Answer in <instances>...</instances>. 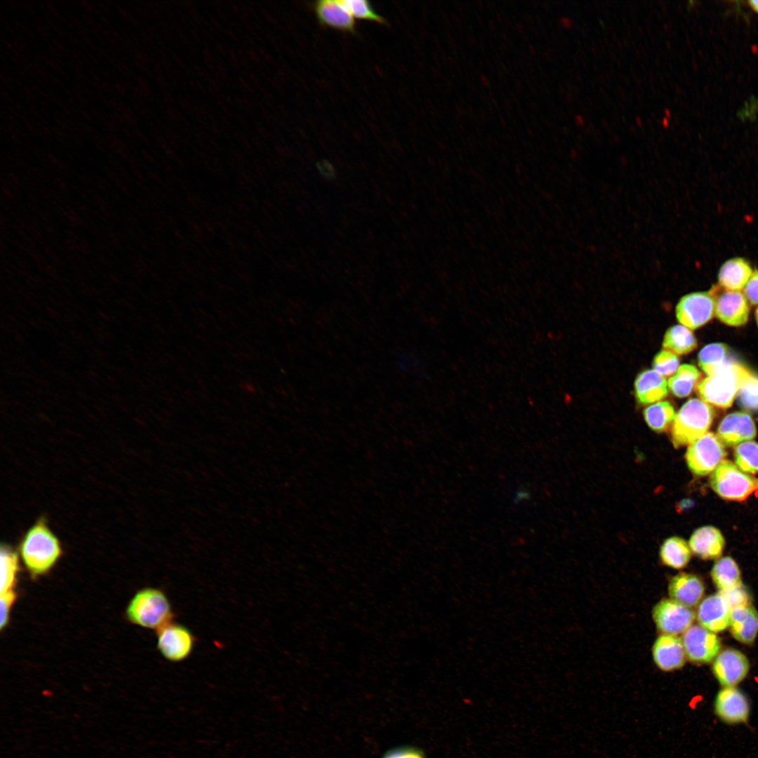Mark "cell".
I'll list each match as a JSON object with an SVG mask.
<instances>
[{
  "instance_id": "2e32d148",
  "label": "cell",
  "mask_w": 758,
  "mask_h": 758,
  "mask_svg": "<svg viewBox=\"0 0 758 758\" xmlns=\"http://www.w3.org/2000/svg\"><path fill=\"white\" fill-rule=\"evenodd\" d=\"M312 6L321 25L342 32L356 33L354 18L343 1L321 0L314 2Z\"/></svg>"
},
{
  "instance_id": "60d3db41",
  "label": "cell",
  "mask_w": 758,
  "mask_h": 758,
  "mask_svg": "<svg viewBox=\"0 0 758 758\" xmlns=\"http://www.w3.org/2000/svg\"><path fill=\"white\" fill-rule=\"evenodd\" d=\"M576 119L578 120L579 124H580V121H582L583 122L584 121L583 119L580 116L577 117Z\"/></svg>"
},
{
  "instance_id": "277c9868",
  "label": "cell",
  "mask_w": 758,
  "mask_h": 758,
  "mask_svg": "<svg viewBox=\"0 0 758 758\" xmlns=\"http://www.w3.org/2000/svg\"><path fill=\"white\" fill-rule=\"evenodd\" d=\"M714 417L712 408L699 399L688 400L672 423L671 441L675 448L690 444L705 434Z\"/></svg>"
},
{
  "instance_id": "8992f818",
  "label": "cell",
  "mask_w": 758,
  "mask_h": 758,
  "mask_svg": "<svg viewBox=\"0 0 758 758\" xmlns=\"http://www.w3.org/2000/svg\"><path fill=\"white\" fill-rule=\"evenodd\" d=\"M726 455L724 444L712 432L705 434L689 444L686 461L695 474L705 476L713 472Z\"/></svg>"
},
{
  "instance_id": "d6986e66",
  "label": "cell",
  "mask_w": 758,
  "mask_h": 758,
  "mask_svg": "<svg viewBox=\"0 0 758 758\" xmlns=\"http://www.w3.org/2000/svg\"><path fill=\"white\" fill-rule=\"evenodd\" d=\"M730 632L738 641L751 644L758 634V611L752 604L731 609Z\"/></svg>"
},
{
  "instance_id": "cb8c5ba5",
  "label": "cell",
  "mask_w": 758,
  "mask_h": 758,
  "mask_svg": "<svg viewBox=\"0 0 758 758\" xmlns=\"http://www.w3.org/2000/svg\"><path fill=\"white\" fill-rule=\"evenodd\" d=\"M711 576L719 591L729 590L742 584L739 567L731 557L718 559L712 568Z\"/></svg>"
},
{
  "instance_id": "30bf717a",
  "label": "cell",
  "mask_w": 758,
  "mask_h": 758,
  "mask_svg": "<svg viewBox=\"0 0 758 758\" xmlns=\"http://www.w3.org/2000/svg\"><path fill=\"white\" fill-rule=\"evenodd\" d=\"M714 712L723 723L738 725L748 722L750 704L746 695L736 686H724L714 700Z\"/></svg>"
},
{
  "instance_id": "f546056e",
  "label": "cell",
  "mask_w": 758,
  "mask_h": 758,
  "mask_svg": "<svg viewBox=\"0 0 758 758\" xmlns=\"http://www.w3.org/2000/svg\"><path fill=\"white\" fill-rule=\"evenodd\" d=\"M734 456L736 464L741 471L758 473V443L750 440L738 444Z\"/></svg>"
},
{
  "instance_id": "ab89813d",
  "label": "cell",
  "mask_w": 758,
  "mask_h": 758,
  "mask_svg": "<svg viewBox=\"0 0 758 758\" xmlns=\"http://www.w3.org/2000/svg\"><path fill=\"white\" fill-rule=\"evenodd\" d=\"M755 317H756V321H757V326H758V307L755 311Z\"/></svg>"
},
{
  "instance_id": "8d00e7d4",
  "label": "cell",
  "mask_w": 758,
  "mask_h": 758,
  "mask_svg": "<svg viewBox=\"0 0 758 758\" xmlns=\"http://www.w3.org/2000/svg\"><path fill=\"white\" fill-rule=\"evenodd\" d=\"M744 295L752 305H758V270L753 272L746 284Z\"/></svg>"
},
{
  "instance_id": "7c38bea8",
  "label": "cell",
  "mask_w": 758,
  "mask_h": 758,
  "mask_svg": "<svg viewBox=\"0 0 758 758\" xmlns=\"http://www.w3.org/2000/svg\"><path fill=\"white\" fill-rule=\"evenodd\" d=\"M750 669L747 658L735 649H726L718 653L712 672L723 686H736L747 676Z\"/></svg>"
},
{
  "instance_id": "ba28073f",
  "label": "cell",
  "mask_w": 758,
  "mask_h": 758,
  "mask_svg": "<svg viewBox=\"0 0 758 758\" xmlns=\"http://www.w3.org/2000/svg\"><path fill=\"white\" fill-rule=\"evenodd\" d=\"M715 299L711 292H693L684 295L676 307L679 323L696 329L707 324L714 314Z\"/></svg>"
},
{
  "instance_id": "9c48e42d",
  "label": "cell",
  "mask_w": 758,
  "mask_h": 758,
  "mask_svg": "<svg viewBox=\"0 0 758 758\" xmlns=\"http://www.w3.org/2000/svg\"><path fill=\"white\" fill-rule=\"evenodd\" d=\"M657 629L664 634L685 632L693 624L696 615L692 609L671 599H663L652 611Z\"/></svg>"
},
{
  "instance_id": "52a82bcc",
  "label": "cell",
  "mask_w": 758,
  "mask_h": 758,
  "mask_svg": "<svg viewBox=\"0 0 758 758\" xmlns=\"http://www.w3.org/2000/svg\"><path fill=\"white\" fill-rule=\"evenodd\" d=\"M157 649L167 660L179 663L192 654L197 639L182 624L171 621L157 630Z\"/></svg>"
},
{
  "instance_id": "4316f807",
  "label": "cell",
  "mask_w": 758,
  "mask_h": 758,
  "mask_svg": "<svg viewBox=\"0 0 758 758\" xmlns=\"http://www.w3.org/2000/svg\"><path fill=\"white\" fill-rule=\"evenodd\" d=\"M729 353V347L724 343L709 344L698 353V364L707 375H711L731 361Z\"/></svg>"
},
{
  "instance_id": "1f68e13d",
  "label": "cell",
  "mask_w": 758,
  "mask_h": 758,
  "mask_svg": "<svg viewBox=\"0 0 758 758\" xmlns=\"http://www.w3.org/2000/svg\"><path fill=\"white\" fill-rule=\"evenodd\" d=\"M343 3L356 18L375 22L381 25H387V20L376 12L371 4L366 0H346Z\"/></svg>"
},
{
  "instance_id": "5b68a950",
  "label": "cell",
  "mask_w": 758,
  "mask_h": 758,
  "mask_svg": "<svg viewBox=\"0 0 758 758\" xmlns=\"http://www.w3.org/2000/svg\"><path fill=\"white\" fill-rule=\"evenodd\" d=\"M712 488L722 498L742 501L758 491V478L741 471L731 461L723 460L710 478Z\"/></svg>"
},
{
  "instance_id": "d6a6232c",
  "label": "cell",
  "mask_w": 758,
  "mask_h": 758,
  "mask_svg": "<svg viewBox=\"0 0 758 758\" xmlns=\"http://www.w3.org/2000/svg\"><path fill=\"white\" fill-rule=\"evenodd\" d=\"M679 366L678 357L667 350H661L653 358L652 366L653 370L663 377H667L674 374Z\"/></svg>"
},
{
  "instance_id": "44dd1931",
  "label": "cell",
  "mask_w": 758,
  "mask_h": 758,
  "mask_svg": "<svg viewBox=\"0 0 758 758\" xmlns=\"http://www.w3.org/2000/svg\"><path fill=\"white\" fill-rule=\"evenodd\" d=\"M668 393L667 383L654 370L640 373L634 381V394L638 404L646 405L665 398Z\"/></svg>"
},
{
  "instance_id": "d4e9b609",
  "label": "cell",
  "mask_w": 758,
  "mask_h": 758,
  "mask_svg": "<svg viewBox=\"0 0 758 758\" xmlns=\"http://www.w3.org/2000/svg\"><path fill=\"white\" fill-rule=\"evenodd\" d=\"M663 347L675 354H686L697 347V340L693 332L683 325L670 327L663 338Z\"/></svg>"
},
{
  "instance_id": "603a6c76",
  "label": "cell",
  "mask_w": 758,
  "mask_h": 758,
  "mask_svg": "<svg viewBox=\"0 0 758 758\" xmlns=\"http://www.w3.org/2000/svg\"><path fill=\"white\" fill-rule=\"evenodd\" d=\"M659 554L663 564L676 569L685 567L691 557L689 545L677 536L667 538L661 545Z\"/></svg>"
},
{
  "instance_id": "ac0fdd59",
  "label": "cell",
  "mask_w": 758,
  "mask_h": 758,
  "mask_svg": "<svg viewBox=\"0 0 758 758\" xmlns=\"http://www.w3.org/2000/svg\"><path fill=\"white\" fill-rule=\"evenodd\" d=\"M668 593L671 599L691 609L700 603L705 586L697 576L681 573L670 580Z\"/></svg>"
},
{
  "instance_id": "4fadbf2b",
  "label": "cell",
  "mask_w": 758,
  "mask_h": 758,
  "mask_svg": "<svg viewBox=\"0 0 758 758\" xmlns=\"http://www.w3.org/2000/svg\"><path fill=\"white\" fill-rule=\"evenodd\" d=\"M714 299V314L722 322L731 326H740L747 321L750 306L743 293L725 290Z\"/></svg>"
},
{
  "instance_id": "f35d334b",
  "label": "cell",
  "mask_w": 758,
  "mask_h": 758,
  "mask_svg": "<svg viewBox=\"0 0 758 758\" xmlns=\"http://www.w3.org/2000/svg\"><path fill=\"white\" fill-rule=\"evenodd\" d=\"M662 124L665 127H667L669 125L668 119L667 117L663 119Z\"/></svg>"
},
{
  "instance_id": "6da1fadb",
  "label": "cell",
  "mask_w": 758,
  "mask_h": 758,
  "mask_svg": "<svg viewBox=\"0 0 758 758\" xmlns=\"http://www.w3.org/2000/svg\"><path fill=\"white\" fill-rule=\"evenodd\" d=\"M22 563L33 578L48 573L62 554L60 541L44 517L23 534L18 546Z\"/></svg>"
},
{
  "instance_id": "7402d4cb",
  "label": "cell",
  "mask_w": 758,
  "mask_h": 758,
  "mask_svg": "<svg viewBox=\"0 0 758 758\" xmlns=\"http://www.w3.org/2000/svg\"><path fill=\"white\" fill-rule=\"evenodd\" d=\"M752 273V267L745 259L733 258L720 267L719 284L725 290L740 291L745 288Z\"/></svg>"
},
{
  "instance_id": "b9f144b4",
  "label": "cell",
  "mask_w": 758,
  "mask_h": 758,
  "mask_svg": "<svg viewBox=\"0 0 758 758\" xmlns=\"http://www.w3.org/2000/svg\"><path fill=\"white\" fill-rule=\"evenodd\" d=\"M665 112H665V113H666V114H667V116H669V117H670V111H669V110H667V109H665Z\"/></svg>"
},
{
  "instance_id": "74e56055",
  "label": "cell",
  "mask_w": 758,
  "mask_h": 758,
  "mask_svg": "<svg viewBox=\"0 0 758 758\" xmlns=\"http://www.w3.org/2000/svg\"><path fill=\"white\" fill-rule=\"evenodd\" d=\"M750 5L755 11L758 12V1L751 0L749 1Z\"/></svg>"
},
{
  "instance_id": "e575fe53",
  "label": "cell",
  "mask_w": 758,
  "mask_h": 758,
  "mask_svg": "<svg viewBox=\"0 0 758 758\" xmlns=\"http://www.w3.org/2000/svg\"><path fill=\"white\" fill-rule=\"evenodd\" d=\"M17 594L14 590L1 593V620L0 627L3 630L8 624L11 608L16 599Z\"/></svg>"
},
{
  "instance_id": "ffe728a7",
  "label": "cell",
  "mask_w": 758,
  "mask_h": 758,
  "mask_svg": "<svg viewBox=\"0 0 758 758\" xmlns=\"http://www.w3.org/2000/svg\"><path fill=\"white\" fill-rule=\"evenodd\" d=\"M689 547L692 552L703 559H714L723 552L725 540L721 531L712 526L696 529L691 535Z\"/></svg>"
},
{
  "instance_id": "7a4b0ae2",
  "label": "cell",
  "mask_w": 758,
  "mask_h": 758,
  "mask_svg": "<svg viewBox=\"0 0 758 758\" xmlns=\"http://www.w3.org/2000/svg\"><path fill=\"white\" fill-rule=\"evenodd\" d=\"M126 616L129 621L140 627L159 630L173 621L174 613L165 592L154 587H145L131 599Z\"/></svg>"
},
{
  "instance_id": "e0dca14e",
  "label": "cell",
  "mask_w": 758,
  "mask_h": 758,
  "mask_svg": "<svg viewBox=\"0 0 758 758\" xmlns=\"http://www.w3.org/2000/svg\"><path fill=\"white\" fill-rule=\"evenodd\" d=\"M652 655L658 667L665 672L682 667L686 658L681 639L676 635L664 634L655 641Z\"/></svg>"
},
{
  "instance_id": "9a60e30c",
  "label": "cell",
  "mask_w": 758,
  "mask_h": 758,
  "mask_svg": "<svg viewBox=\"0 0 758 758\" xmlns=\"http://www.w3.org/2000/svg\"><path fill=\"white\" fill-rule=\"evenodd\" d=\"M757 429L752 417L745 412L728 414L721 421L717 436L726 446H735L755 437Z\"/></svg>"
},
{
  "instance_id": "f1b7e54d",
  "label": "cell",
  "mask_w": 758,
  "mask_h": 758,
  "mask_svg": "<svg viewBox=\"0 0 758 758\" xmlns=\"http://www.w3.org/2000/svg\"><path fill=\"white\" fill-rule=\"evenodd\" d=\"M1 559V593L14 590L19 571L18 554L7 544H2Z\"/></svg>"
},
{
  "instance_id": "836d02e7",
  "label": "cell",
  "mask_w": 758,
  "mask_h": 758,
  "mask_svg": "<svg viewBox=\"0 0 758 758\" xmlns=\"http://www.w3.org/2000/svg\"><path fill=\"white\" fill-rule=\"evenodd\" d=\"M719 592L724 596L731 609L751 605L750 596L743 584L729 590L719 591Z\"/></svg>"
},
{
  "instance_id": "d590c367",
  "label": "cell",
  "mask_w": 758,
  "mask_h": 758,
  "mask_svg": "<svg viewBox=\"0 0 758 758\" xmlns=\"http://www.w3.org/2000/svg\"><path fill=\"white\" fill-rule=\"evenodd\" d=\"M383 758H425L423 752L410 747H401L387 751Z\"/></svg>"
},
{
  "instance_id": "484cf974",
  "label": "cell",
  "mask_w": 758,
  "mask_h": 758,
  "mask_svg": "<svg viewBox=\"0 0 758 758\" xmlns=\"http://www.w3.org/2000/svg\"><path fill=\"white\" fill-rule=\"evenodd\" d=\"M643 415L648 426L656 432H664L676 417L673 406L668 401H658L646 407Z\"/></svg>"
},
{
  "instance_id": "3957f363",
  "label": "cell",
  "mask_w": 758,
  "mask_h": 758,
  "mask_svg": "<svg viewBox=\"0 0 758 758\" xmlns=\"http://www.w3.org/2000/svg\"><path fill=\"white\" fill-rule=\"evenodd\" d=\"M750 371L744 366L730 361L719 371L702 380L697 392L702 400L720 408L730 407Z\"/></svg>"
},
{
  "instance_id": "4dcf8cb0",
  "label": "cell",
  "mask_w": 758,
  "mask_h": 758,
  "mask_svg": "<svg viewBox=\"0 0 758 758\" xmlns=\"http://www.w3.org/2000/svg\"><path fill=\"white\" fill-rule=\"evenodd\" d=\"M737 397L739 404L743 408L758 411V375L750 372L743 380Z\"/></svg>"
},
{
  "instance_id": "5bb4252c",
  "label": "cell",
  "mask_w": 758,
  "mask_h": 758,
  "mask_svg": "<svg viewBox=\"0 0 758 758\" xmlns=\"http://www.w3.org/2000/svg\"><path fill=\"white\" fill-rule=\"evenodd\" d=\"M731 607L721 592L711 594L698 605L696 618L700 625L713 632H719L729 625Z\"/></svg>"
},
{
  "instance_id": "83f0119b",
  "label": "cell",
  "mask_w": 758,
  "mask_h": 758,
  "mask_svg": "<svg viewBox=\"0 0 758 758\" xmlns=\"http://www.w3.org/2000/svg\"><path fill=\"white\" fill-rule=\"evenodd\" d=\"M700 377V373L696 366L682 364L668 380L669 389L677 397H687L696 386Z\"/></svg>"
},
{
  "instance_id": "8fae6325",
  "label": "cell",
  "mask_w": 758,
  "mask_h": 758,
  "mask_svg": "<svg viewBox=\"0 0 758 758\" xmlns=\"http://www.w3.org/2000/svg\"><path fill=\"white\" fill-rule=\"evenodd\" d=\"M686 657L695 663H708L719 653L718 636L700 625H691L681 638Z\"/></svg>"
}]
</instances>
